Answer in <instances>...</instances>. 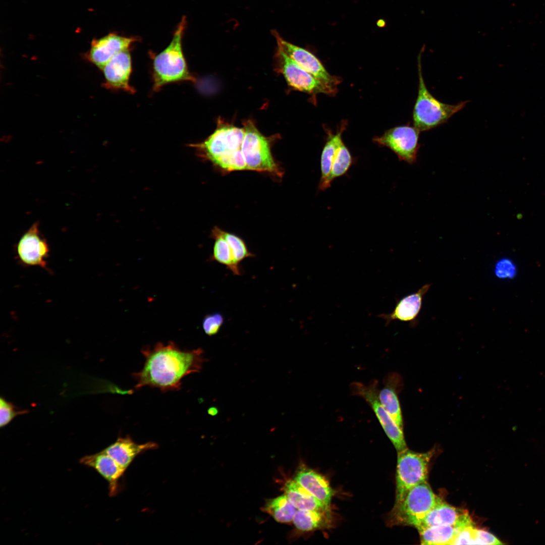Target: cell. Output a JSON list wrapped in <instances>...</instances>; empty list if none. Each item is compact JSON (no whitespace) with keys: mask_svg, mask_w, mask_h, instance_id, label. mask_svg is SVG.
I'll list each match as a JSON object with an SVG mask.
<instances>
[{"mask_svg":"<svg viewBox=\"0 0 545 545\" xmlns=\"http://www.w3.org/2000/svg\"><path fill=\"white\" fill-rule=\"evenodd\" d=\"M141 352L145 358L143 366L133 374L137 390L148 386L164 392L177 391L183 378L200 371L206 361L201 348L182 350L172 342L158 343L143 348Z\"/></svg>","mask_w":545,"mask_h":545,"instance_id":"cell-1","label":"cell"},{"mask_svg":"<svg viewBox=\"0 0 545 545\" xmlns=\"http://www.w3.org/2000/svg\"><path fill=\"white\" fill-rule=\"evenodd\" d=\"M244 129L229 124L217 126L201 142L189 144L198 155L226 172L247 170L241 152Z\"/></svg>","mask_w":545,"mask_h":545,"instance_id":"cell-2","label":"cell"},{"mask_svg":"<svg viewBox=\"0 0 545 545\" xmlns=\"http://www.w3.org/2000/svg\"><path fill=\"white\" fill-rule=\"evenodd\" d=\"M186 25V19L184 16L178 24L170 44L159 53L151 56L153 90L155 91L171 83L196 81L189 70L183 51L182 39Z\"/></svg>","mask_w":545,"mask_h":545,"instance_id":"cell-3","label":"cell"},{"mask_svg":"<svg viewBox=\"0 0 545 545\" xmlns=\"http://www.w3.org/2000/svg\"><path fill=\"white\" fill-rule=\"evenodd\" d=\"M423 49L422 48L417 57L418 93L412 112L413 126L420 132L433 129L447 123L468 102L467 100L454 104L445 103L429 91L422 75L421 54Z\"/></svg>","mask_w":545,"mask_h":545,"instance_id":"cell-4","label":"cell"},{"mask_svg":"<svg viewBox=\"0 0 545 545\" xmlns=\"http://www.w3.org/2000/svg\"><path fill=\"white\" fill-rule=\"evenodd\" d=\"M437 499L427 481L417 484L409 490L400 504L394 506L391 515L392 524L417 528Z\"/></svg>","mask_w":545,"mask_h":545,"instance_id":"cell-5","label":"cell"},{"mask_svg":"<svg viewBox=\"0 0 545 545\" xmlns=\"http://www.w3.org/2000/svg\"><path fill=\"white\" fill-rule=\"evenodd\" d=\"M432 454V451L418 453L408 448L398 452L394 506L403 500L410 489L426 481L428 464Z\"/></svg>","mask_w":545,"mask_h":545,"instance_id":"cell-6","label":"cell"},{"mask_svg":"<svg viewBox=\"0 0 545 545\" xmlns=\"http://www.w3.org/2000/svg\"><path fill=\"white\" fill-rule=\"evenodd\" d=\"M245 135L241 147L247 170L282 174L271 152L270 142L258 130L251 121L245 122Z\"/></svg>","mask_w":545,"mask_h":545,"instance_id":"cell-7","label":"cell"},{"mask_svg":"<svg viewBox=\"0 0 545 545\" xmlns=\"http://www.w3.org/2000/svg\"><path fill=\"white\" fill-rule=\"evenodd\" d=\"M352 393L362 397L371 407L387 435L398 452L407 449L402 429L394 421L380 402L377 382L366 386L359 382L352 383Z\"/></svg>","mask_w":545,"mask_h":545,"instance_id":"cell-8","label":"cell"},{"mask_svg":"<svg viewBox=\"0 0 545 545\" xmlns=\"http://www.w3.org/2000/svg\"><path fill=\"white\" fill-rule=\"evenodd\" d=\"M420 132L414 126H398L387 130L383 135L374 138L373 141L390 149L400 160L412 164L416 161L420 147Z\"/></svg>","mask_w":545,"mask_h":545,"instance_id":"cell-9","label":"cell"},{"mask_svg":"<svg viewBox=\"0 0 545 545\" xmlns=\"http://www.w3.org/2000/svg\"><path fill=\"white\" fill-rule=\"evenodd\" d=\"M278 57L282 73L293 88L309 94L332 93L334 91V88L316 79L279 48Z\"/></svg>","mask_w":545,"mask_h":545,"instance_id":"cell-10","label":"cell"},{"mask_svg":"<svg viewBox=\"0 0 545 545\" xmlns=\"http://www.w3.org/2000/svg\"><path fill=\"white\" fill-rule=\"evenodd\" d=\"M272 33L276 38L278 48L316 79L334 89L339 80L326 70L316 57L307 50L286 41L276 31L274 30Z\"/></svg>","mask_w":545,"mask_h":545,"instance_id":"cell-11","label":"cell"},{"mask_svg":"<svg viewBox=\"0 0 545 545\" xmlns=\"http://www.w3.org/2000/svg\"><path fill=\"white\" fill-rule=\"evenodd\" d=\"M49 252L48 245L40 234L37 222L25 232L16 246L17 257L26 266L45 268Z\"/></svg>","mask_w":545,"mask_h":545,"instance_id":"cell-12","label":"cell"},{"mask_svg":"<svg viewBox=\"0 0 545 545\" xmlns=\"http://www.w3.org/2000/svg\"><path fill=\"white\" fill-rule=\"evenodd\" d=\"M137 40V37H125L111 33L92 41L87 57L93 64L102 69L116 54L130 50L132 44Z\"/></svg>","mask_w":545,"mask_h":545,"instance_id":"cell-13","label":"cell"},{"mask_svg":"<svg viewBox=\"0 0 545 545\" xmlns=\"http://www.w3.org/2000/svg\"><path fill=\"white\" fill-rule=\"evenodd\" d=\"M130 50L122 51L112 58L102 68L105 85L109 88L120 89L130 93L135 92L130 85L132 61Z\"/></svg>","mask_w":545,"mask_h":545,"instance_id":"cell-14","label":"cell"},{"mask_svg":"<svg viewBox=\"0 0 545 545\" xmlns=\"http://www.w3.org/2000/svg\"><path fill=\"white\" fill-rule=\"evenodd\" d=\"M80 462L95 469L107 481L110 497L116 496L121 491L120 481L126 470L102 450L81 458Z\"/></svg>","mask_w":545,"mask_h":545,"instance_id":"cell-15","label":"cell"},{"mask_svg":"<svg viewBox=\"0 0 545 545\" xmlns=\"http://www.w3.org/2000/svg\"><path fill=\"white\" fill-rule=\"evenodd\" d=\"M472 524L473 521L467 512L458 510L438 497L435 505L416 528L420 530L433 526L449 525L462 529Z\"/></svg>","mask_w":545,"mask_h":545,"instance_id":"cell-16","label":"cell"},{"mask_svg":"<svg viewBox=\"0 0 545 545\" xmlns=\"http://www.w3.org/2000/svg\"><path fill=\"white\" fill-rule=\"evenodd\" d=\"M158 445L154 442H148L144 444H138L130 436H126L119 437L114 443L102 451L126 470L139 454L148 450L156 449Z\"/></svg>","mask_w":545,"mask_h":545,"instance_id":"cell-17","label":"cell"},{"mask_svg":"<svg viewBox=\"0 0 545 545\" xmlns=\"http://www.w3.org/2000/svg\"><path fill=\"white\" fill-rule=\"evenodd\" d=\"M431 285L425 284L416 292L404 297L397 302L391 313L380 314L379 316L386 320L387 324L394 320L415 323L421 309L423 297Z\"/></svg>","mask_w":545,"mask_h":545,"instance_id":"cell-18","label":"cell"},{"mask_svg":"<svg viewBox=\"0 0 545 545\" xmlns=\"http://www.w3.org/2000/svg\"><path fill=\"white\" fill-rule=\"evenodd\" d=\"M295 480L321 502L330 506L334 493L323 476L303 467L296 473Z\"/></svg>","mask_w":545,"mask_h":545,"instance_id":"cell-19","label":"cell"},{"mask_svg":"<svg viewBox=\"0 0 545 545\" xmlns=\"http://www.w3.org/2000/svg\"><path fill=\"white\" fill-rule=\"evenodd\" d=\"M284 490L285 495L297 509L315 511L330 510V506L319 501L295 480L287 481Z\"/></svg>","mask_w":545,"mask_h":545,"instance_id":"cell-20","label":"cell"},{"mask_svg":"<svg viewBox=\"0 0 545 545\" xmlns=\"http://www.w3.org/2000/svg\"><path fill=\"white\" fill-rule=\"evenodd\" d=\"M397 376L392 374L387 377L384 387L379 391L378 397L384 408L397 424L403 429V418L397 391V384L400 379Z\"/></svg>","mask_w":545,"mask_h":545,"instance_id":"cell-21","label":"cell"},{"mask_svg":"<svg viewBox=\"0 0 545 545\" xmlns=\"http://www.w3.org/2000/svg\"><path fill=\"white\" fill-rule=\"evenodd\" d=\"M211 236L215 241L210 259L226 266L234 275H241L240 263L235 260L230 245L219 233L217 227L212 230Z\"/></svg>","mask_w":545,"mask_h":545,"instance_id":"cell-22","label":"cell"},{"mask_svg":"<svg viewBox=\"0 0 545 545\" xmlns=\"http://www.w3.org/2000/svg\"><path fill=\"white\" fill-rule=\"evenodd\" d=\"M330 511L297 509L293 522L295 527L302 531H310L328 527L331 522Z\"/></svg>","mask_w":545,"mask_h":545,"instance_id":"cell-23","label":"cell"},{"mask_svg":"<svg viewBox=\"0 0 545 545\" xmlns=\"http://www.w3.org/2000/svg\"><path fill=\"white\" fill-rule=\"evenodd\" d=\"M342 129L335 134H331L323 146L320 156L321 177L319 183V189H328L327 180L329 177L332 165L337 151L343 141Z\"/></svg>","mask_w":545,"mask_h":545,"instance_id":"cell-24","label":"cell"},{"mask_svg":"<svg viewBox=\"0 0 545 545\" xmlns=\"http://www.w3.org/2000/svg\"><path fill=\"white\" fill-rule=\"evenodd\" d=\"M460 530L454 526L442 525L428 527L418 531L422 544L451 545Z\"/></svg>","mask_w":545,"mask_h":545,"instance_id":"cell-25","label":"cell"},{"mask_svg":"<svg viewBox=\"0 0 545 545\" xmlns=\"http://www.w3.org/2000/svg\"><path fill=\"white\" fill-rule=\"evenodd\" d=\"M264 509L277 521L281 523L293 521L297 510L285 495L268 501Z\"/></svg>","mask_w":545,"mask_h":545,"instance_id":"cell-26","label":"cell"},{"mask_svg":"<svg viewBox=\"0 0 545 545\" xmlns=\"http://www.w3.org/2000/svg\"><path fill=\"white\" fill-rule=\"evenodd\" d=\"M353 162V157L348 148L344 142L337 149L334 157L331 172L327 180V186L329 188L332 181L345 175L349 170Z\"/></svg>","mask_w":545,"mask_h":545,"instance_id":"cell-27","label":"cell"},{"mask_svg":"<svg viewBox=\"0 0 545 545\" xmlns=\"http://www.w3.org/2000/svg\"><path fill=\"white\" fill-rule=\"evenodd\" d=\"M218 231L230 245L233 256L238 263H240L247 258L255 256L254 254L249 251L245 242L241 238L219 228Z\"/></svg>","mask_w":545,"mask_h":545,"instance_id":"cell-28","label":"cell"},{"mask_svg":"<svg viewBox=\"0 0 545 545\" xmlns=\"http://www.w3.org/2000/svg\"><path fill=\"white\" fill-rule=\"evenodd\" d=\"M27 410L20 409L5 399L0 398V426L3 427L9 424L18 415L27 413Z\"/></svg>","mask_w":545,"mask_h":545,"instance_id":"cell-29","label":"cell"},{"mask_svg":"<svg viewBox=\"0 0 545 545\" xmlns=\"http://www.w3.org/2000/svg\"><path fill=\"white\" fill-rule=\"evenodd\" d=\"M494 274L499 279H512L517 274V267L511 259L501 258L495 265Z\"/></svg>","mask_w":545,"mask_h":545,"instance_id":"cell-30","label":"cell"},{"mask_svg":"<svg viewBox=\"0 0 545 545\" xmlns=\"http://www.w3.org/2000/svg\"><path fill=\"white\" fill-rule=\"evenodd\" d=\"M225 321L223 315L219 312L207 314L202 320V328L205 333L209 336L216 335L220 330Z\"/></svg>","mask_w":545,"mask_h":545,"instance_id":"cell-31","label":"cell"},{"mask_svg":"<svg viewBox=\"0 0 545 545\" xmlns=\"http://www.w3.org/2000/svg\"><path fill=\"white\" fill-rule=\"evenodd\" d=\"M475 530L473 525L462 528L456 535L451 545L475 544Z\"/></svg>","mask_w":545,"mask_h":545,"instance_id":"cell-32","label":"cell"},{"mask_svg":"<svg viewBox=\"0 0 545 545\" xmlns=\"http://www.w3.org/2000/svg\"><path fill=\"white\" fill-rule=\"evenodd\" d=\"M476 544H504L496 536L482 529L475 528Z\"/></svg>","mask_w":545,"mask_h":545,"instance_id":"cell-33","label":"cell"},{"mask_svg":"<svg viewBox=\"0 0 545 545\" xmlns=\"http://www.w3.org/2000/svg\"><path fill=\"white\" fill-rule=\"evenodd\" d=\"M209 411L210 412V414L214 415H215V414H216L217 413L218 410H217V409L216 408H212V411H211V410L210 409Z\"/></svg>","mask_w":545,"mask_h":545,"instance_id":"cell-34","label":"cell"}]
</instances>
